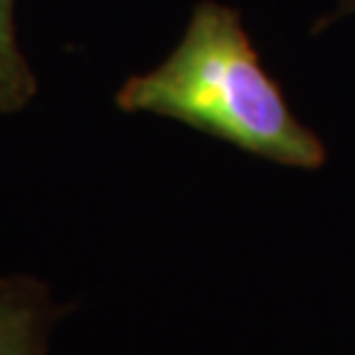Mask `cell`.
<instances>
[{
    "instance_id": "cell-1",
    "label": "cell",
    "mask_w": 355,
    "mask_h": 355,
    "mask_svg": "<svg viewBox=\"0 0 355 355\" xmlns=\"http://www.w3.org/2000/svg\"><path fill=\"white\" fill-rule=\"evenodd\" d=\"M124 114H150L211 135L268 164L318 171L329 150L263 69L237 8L200 0L174 51L116 92Z\"/></svg>"
},
{
    "instance_id": "cell-4",
    "label": "cell",
    "mask_w": 355,
    "mask_h": 355,
    "mask_svg": "<svg viewBox=\"0 0 355 355\" xmlns=\"http://www.w3.org/2000/svg\"><path fill=\"white\" fill-rule=\"evenodd\" d=\"M355 16V0H331V8L316 21L313 32H324L327 26H334L340 21H347Z\"/></svg>"
},
{
    "instance_id": "cell-3",
    "label": "cell",
    "mask_w": 355,
    "mask_h": 355,
    "mask_svg": "<svg viewBox=\"0 0 355 355\" xmlns=\"http://www.w3.org/2000/svg\"><path fill=\"white\" fill-rule=\"evenodd\" d=\"M37 95V76L16 35V0H0V114L24 108Z\"/></svg>"
},
{
    "instance_id": "cell-2",
    "label": "cell",
    "mask_w": 355,
    "mask_h": 355,
    "mask_svg": "<svg viewBox=\"0 0 355 355\" xmlns=\"http://www.w3.org/2000/svg\"><path fill=\"white\" fill-rule=\"evenodd\" d=\"M64 316L51 287L37 277H0V355H48Z\"/></svg>"
}]
</instances>
